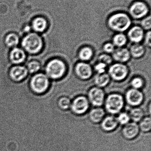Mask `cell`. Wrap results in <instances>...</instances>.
<instances>
[{"label": "cell", "instance_id": "obj_1", "mask_svg": "<svg viewBox=\"0 0 151 151\" xmlns=\"http://www.w3.org/2000/svg\"><path fill=\"white\" fill-rule=\"evenodd\" d=\"M131 24V20L129 16L123 12L113 14L108 20V26L111 29L120 32L127 30Z\"/></svg>", "mask_w": 151, "mask_h": 151}, {"label": "cell", "instance_id": "obj_2", "mask_svg": "<svg viewBox=\"0 0 151 151\" xmlns=\"http://www.w3.org/2000/svg\"><path fill=\"white\" fill-rule=\"evenodd\" d=\"M21 46L27 53L35 54L40 51L43 46L40 36L35 33L27 35L21 42Z\"/></svg>", "mask_w": 151, "mask_h": 151}, {"label": "cell", "instance_id": "obj_3", "mask_svg": "<svg viewBox=\"0 0 151 151\" xmlns=\"http://www.w3.org/2000/svg\"><path fill=\"white\" fill-rule=\"evenodd\" d=\"M66 71L65 64L62 60L54 59L50 61L45 68L46 75L54 80L59 79L64 76Z\"/></svg>", "mask_w": 151, "mask_h": 151}, {"label": "cell", "instance_id": "obj_4", "mask_svg": "<svg viewBox=\"0 0 151 151\" xmlns=\"http://www.w3.org/2000/svg\"><path fill=\"white\" fill-rule=\"evenodd\" d=\"M124 106V99L121 95L118 94H111L105 100V107L106 111L111 114L118 113Z\"/></svg>", "mask_w": 151, "mask_h": 151}, {"label": "cell", "instance_id": "obj_5", "mask_svg": "<svg viewBox=\"0 0 151 151\" xmlns=\"http://www.w3.org/2000/svg\"><path fill=\"white\" fill-rule=\"evenodd\" d=\"M49 84L48 77L42 73H37L34 76L30 81L31 88L38 94L45 92L48 88Z\"/></svg>", "mask_w": 151, "mask_h": 151}, {"label": "cell", "instance_id": "obj_6", "mask_svg": "<svg viewBox=\"0 0 151 151\" xmlns=\"http://www.w3.org/2000/svg\"><path fill=\"white\" fill-rule=\"evenodd\" d=\"M149 12L148 5L142 1H137L133 3L129 9L131 17L136 19L144 17L148 14Z\"/></svg>", "mask_w": 151, "mask_h": 151}, {"label": "cell", "instance_id": "obj_7", "mask_svg": "<svg viewBox=\"0 0 151 151\" xmlns=\"http://www.w3.org/2000/svg\"><path fill=\"white\" fill-rule=\"evenodd\" d=\"M128 73V69L125 65L121 63L114 64L110 67L109 75L113 80L120 81L126 78Z\"/></svg>", "mask_w": 151, "mask_h": 151}, {"label": "cell", "instance_id": "obj_8", "mask_svg": "<svg viewBox=\"0 0 151 151\" xmlns=\"http://www.w3.org/2000/svg\"><path fill=\"white\" fill-rule=\"evenodd\" d=\"M89 106V100L86 97L81 96L76 98L71 103V109L74 114L78 115L85 113Z\"/></svg>", "mask_w": 151, "mask_h": 151}, {"label": "cell", "instance_id": "obj_9", "mask_svg": "<svg viewBox=\"0 0 151 151\" xmlns=\"http://www.w3.org/2000/svg\"><path fill=\"white\" fill-rule=\"evenodd\" d=\"M104 100V92L101 88L97 87L90 89L88 92V100L93 106H101Z\"/></svg>", "mask_w": 151, "mask_h": 151}, {"label": "cell", "instance_id": "obj_10", "mask_svg": "<svg viewBox=\"0 0 151 151\" xmlns=\"http://www.w3.org/2000/svg\"><path fill=\"white\" fill-rule=\"evenodd\" d=\"M126 100L130 105L137 106L142 102L144 96L142 93L138 89L131 88L127 91L126 95Z\"/></svg>", "mask_w": 151, "mask_h": 151}, {"label": "cell", "instance_id": "obj_11", "mask_svg": "<svg viewBox=\"0 0 151 151\" xmlns=\"http://www.w3.org/2000/svg\"><path fill=\"white\" fill-rule=\"evenodd\" d=\"M139 130V126L136 122H129L122 129V135L127 140H132L137 136Z\"/></svg>", "mask_w": 151, "mask_h": 151}, {"label": "cell", "instance_id": "obj_12", "mask_svg": "<svg viewBox=\"0 0 151 151\" xmlns=\"http://www.w3.org/2000/svg\"><path fill=\"white\" fill-rule=\"evenodd\" d=\"M75 73L80 79L87 80L92 75V68L89 64L84 62L79 63L75 65Z\"/></svg>", "mask_w": 151, "mask_h": 151}, {"label": "cell", "instance_id": "obj_13", "mask_svg": "<svg viewBox=\"0 0 151 151\" xmlns=\"http://www.w3.org/2000/svg\"><path fill=\"white\" fill-rule=\"evenodd\" d=\"M28 71L25 66L17 65L13 66L10 70L9 75L13 81H20L25 78Z\"/></svg>", "mask_w": 151, "mask_h": 151}, {"label": "cell", "instance_id": "obj_14", "mask_svg": "<svg viewBox=\"0 0 151 151\" xmlns=\"http://www.w3.org/2000/svg\"><path fill=\"white\" fill-rule=\"evenodd\" d=\"M128 36L132 42L139 43L144 38L143 29L140 26L133 27L129 31Z\"/></svg>", "mask_w": 151, "mask_h": 151}, {"label": "cell", "instance_id": "obj_15", "mask_svg": "<svg viewBox=\"0 0 151 151\" xmlns=\"http://www.w3.org/2000/svg\"><path fill=\"white\" fill-rule=\"evenodd\" d=\"M26 57L25 50L19 48H13L10 53V60L12 63L15 64H19L23 63Z\"/></svg>", "mask_w": 151, "mask_h": 151}, {"label": "cell", "instance_id": "obj_16", "mask_svg": "<svg viewBox=\"0 0 151 151\" xmlns=\"http://www.w3.org/2000/svg\"><path fill=\"white\" fill-rule=\"evenodd\" d=\"M112 54L113 59L121 63L126 62L130 58V52L125 48L118 47L114 50Z\"/></svg>", "mask_w": 151, "mask_h": 151}, {"label": "cell", "instance_id": "obj_17", "mask_svg": "<svg viewBox=\"0 0 151 151\" xmlns=\"http://www.w3.org/2000/svg\"><path fill=\"white\" fill-rule=\"evenodd\" d=\"M118 124L117 118L113 116H108L102 120L101 128L104 131L111 132L117 128Z\"/></svg>", "mask_w": 151, "mask_h": 151}, {"label": "cell", "instance_id": "obj_18", "mask_svg": "<svg viewBox=\"0 0 151 151\" xmlns=\"http://www.w3.org/2000/svg\"><path fill=\"white\" fill-rule=\"evenodd\" d=\"M32 27L33 30L37 32H44L47 27L48 22L44 18L38 17L33 20Z\"/></svg>", "mask_w": 151, "mask_h": 151}, {"label": "cell", "instance_id": "obj_19", "mask_svg": "<svg viewBox=\"0 0 151 151\" xmlns=\"http://www.w3.org/2000/svg\"><path fill=\"white\" fill-rule=\"evenodd\" d=\"M105 115L103 109L100 107L94 108L89 113L90 120L93 123H97L103 120Z\"/></svg>", "mask_w": 151, "mask_h": 151}, {"label": "cell", "instance_id": "obj_20", "mask_svg": "<svg viewBox=\"0 0 151 151\" xmlns=\"http://www.w3.org/2000/svg\"><path fill=\"white\" fill-rule=\"evenodd\" d=\"M110 81V76L107 73L97 74L95 78V82L98 88L105 87L107 85Z\"/></svg>", "mask_w": 151, "mask_h": 151}, {"label": "cell", "instance_id": "obj_21", "mask_svg": "<svg viewBox=\"0 0 151 151\" xmlns=\"http://www.w3.org/2000/svg\"><path fill=\"white\" fill-rule=\"evenodd\" d=\"M144 48L142 45L139 43H135L130 48V54L135 58H139L143 55Z\"/></svg>", "mask_w": 151, "mask_h": 151}, {"label": "cell", "instance_id": "obj_22", "mask_svg": "<svg viewBox=\"0 0 151 151\" xmlns=\"http://www.w3.org/2000/svg\"><path fill=\"white\" fill-rule=\"evenodd\" d=\"M129 116L130 119L136 123L143 119L144 112L141 108L136 107L130 111Z\"/></svg>", "mask_w": 151, "mask_h": 151}, {"label": "cell", "instance_id": "obj_23", "mask_svg": "<svg viewBox=\"0 0 151 151\" xmlns=\"http://www.w3.org/2000/svg\"><path fill=\"white\" fill-rule=\"evenodd\" d=\"M19 42V38L16 34H9L5 38V44L9 47H16Z\"/></svg>", "mask_w": 151, "mask_h": 151}, {"label": "cell", "instance_id": "obj_24", "mask_svg": "<svg viewBox=\"0 0 151 151\" xmlns=\"http://www.w3.org/2000/svg\"><path fill=\"white\" fill-rule=\"evenodd\" d=\"M93 55L92 49L89 47H84L80 50L79 56L80 59L83 61H87L91 59Z\"/></svg>", "mask_w": 151, "mask_h": 151}, {"label": "cell", "instance_id": "obj_25", "mask_svg": "<svg viewBox=\"0 0 151 151\" xmlns=\"http://www.w3.org/2000/svg\"><path fill=\"white\" fill-rule=\"evenodd\" d=\"M113 44L118 47H122L127 42V38L125 35L119 33L114 35L113 39Z\"/></svg>", "mask_w": 151, "mask_h": 151}, {"label": "cell", "instance_id": "obj_26", "mask_svg": "<svg viewBox=\"0 0 151 151\" xmlns=\"http://www.w3.org/2000/svg\"><path fill=\"white\" fill-rule=\"evenodd\" d=\"M139 127L142 132H150L151 129L150 117H147L142 119L140 121Z\"/></svg>", "mask_w": 151, "mask_h": 151}, {"label": "cell", "instance_id": "obj_27", "mask_svg": "<svg viewBox=\"0 0 151 151\" xmlns=\"http://www.w3.org/2000/svg\"><path fill=\"white\" fill-rule=\"evenodd\" d=\"M40 63L37 61H33L28 63L26 68L28 72L33 73L38 72L40 70Z\"/></svg>", "mask_w": 151, "mask_h": 151}, {"label": "cell", "instance_id": "obj_28", "mask_svg": "<svg viewBox=\"0 0 151 151\" xmlns=\"http://www.w3.org/2000/svg\"><path fill=\"white\" fill-rule=\"evenodd\" d=\"M71 103H72L68 98L63 97L61 98L59 101V106L61 109L66 110L71 106Z\"/></svg>", "mask_w": 151, "mask_h": 151}, {"label": "cell", "instance_id": "obj_29", "mask_svg": "<svg viewBox=\"0 0 151 151\" xmlns=\"http://www.w3.org/2000/svg\"><path fill=\"white\" fill-rule=\"evenodd\" d=\"M117 119L118 123L123 125H125L128 123L130 119L129 114L125 112L120 114Z\"/></svg>", "mask_w": 151, "mask_h": 151}, {"label": "cell", "instance_id": "obj_30", "mask_svg": "<svg viewBox=\"0 0 151 151\" xmlns=\"http://www.w3.org/2000/svg\"><path fill=\"white\" fill-rule=\"evenodd\" d=\"M131 84L133 88L138 90L143 86V80L140 77H135L131 81Z\"/></svg>", "mask_w": 151, "mask_h": 151}, {"label": "cell", "instance_id": "obj_31", "mask_svg": "<svg viewBox=\"0 0 151 151\" xmlns=\"http://www.w3.org/2000/svg\"><path fill=\"white\" fill-rule=\"evenodd\" d=\"M98 60L99 63H103L107 65L111 63L112 62V58L107 54H104L100 55L98 57Z\"/></svg>", "mask_w": 151, "mask_h": 151}, {"label": "cell", "instance_id": "obj_32", "mask_svg": "<svg viewBox=\"0 0 151 151\" xmlns=\"http://www.w3.org/2000/svg\"><path fill=\"white\" fill-rule=\"evenodd\" d=\"M151 17L149 16V17L144 18L141 23V27L143 29L146 30H150L151 27Z\"/></svg>", "mask_w": 151, "mask_h": 151}, {"label": "cell", "instance_id": "obj_33", "mask_svg": "<svg viewBox=\"0 0 151 151\" xmlns=\"http://www.w3.org/2000/svg\"><path fill=\"white\" fill-rule=\"evenodd\" d=\"M104 51L107 53V54H111V53H113V52L114 51L115 49V46H114L112 43H105L103 47Z\"/></svg>", "mask_w": 151, "mask_h": 151}, {"label": "cell", "instance_id": "obj_34", "mask_svg": "<svg viewBox=\"0 0 151 151\" xmlns=\"http://www.w3.org/2000/svg\"><path fill=\"white\" fill-rule=\"evenodd\" d=\"M107 65L105 64L98 62L97 64L95 65V70L98 73V74H101L104 73L105 72V69Z\"/></svg>", "mask_w": 151, "mask_h": 151}, {"label": "cell", "instance_id": "obj_35", "mask_svg": "<svg viewBox=\"0 0 151 151\" xmlns=\"http://www.w3.org/2000/svg\"><path fill=\"white\" fill-rule=\"evenodd\" d=\"M151 32L150 31L146 33V35L145 36V44L149 47H151Z\"/></svg>", "mask_w": 151, "mask_h": 151}]
</instances>
